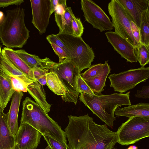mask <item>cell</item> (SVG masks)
Masks as SVG:
<instances>
[{
  "instance_id": "8992f818",
  "label": "cell",
  "mask_w": 149,
  "mask_h": 149,
  "mask_svg": "<svg viewBox=\"0 0 149 149\" xmlns=\"http://www.w3.org/2000/svg\"><path fill=\"white\" fill-rule=\"evenodd\" d=\"M50 71L57 75L65 88V94L61 96L62 100L76 105L79 95L77 92V79L81 73L77 67L68 58L61 62L55 63Z\"/></svg>"
},
{
  "instance_id": "f1b7e54d",
  "label": "cell",
  "mask_w": 149,
  "mask_h": 149,
  "mask_svg": "<svg viewBox=\"0 0 149 149\" xmlns=\"http://www.w3.org/2000/svg\"><path fill=\"white\" fill-rule=\"evenodd\" d=\"M77 92L78 95L81 93L93 95H95V93L90 88L81 77V73L79 74L77 79Z\"/></svg>"
},
{
  "instance_id": "ee69618b",
  "label": "cell",
  "mask_w": 149,
  "mask_h": 149,
  "mask_svg": "<svg viewBox=\"0 0 149 149\" xmlns=\"http://www.w3.org/2000/svg\"><path fill=\"white\" fill-rule=\"evenodd\" d=\"M45 149H50L49 146H48L45 148Z\"/></svg>"
},
{
  "instance_id": "ba28073f",
  "label": "cell",
  "mask_w": 149,
  "mask_h": 149,
  "mask_svg": "<svg viewBox=\"0 0 149 149\" xmlns=\"http://www.w3.org/2000/svg\"><path fill=\"white\" fill-rule=\"evenodd\" d=\"M108 10L115 32L135 47H137L138 45L131 29L130 22L132 21L123 6L118 0H111L108 4Z\"/></svg>"
},
{
  "instance_id": "e0dca14e",
  "label": "cell",
  "mask_w": 149,
  "mask_h": 149,
  "mask_svg": "<svg viewBox=\"0 0 149 149\" xmlns=\"http://www.w3.org/2000/svg\"><path fill=\"white\" fill-rule=\"evenodd\" d=\"M15 137L7 122V114L0 109V149H15Z\"/></svg>"
},
{
  "instance_id": "f35d334b",
  "label": "cell",
  "mask_w": 149,
  "mask_h": 149,
  "mask_svg": "<svg viewBox=\"0 0 149 149\" xmlns=\"http://www.w3.org/2000/svg\"><path fill=\"white\" fill-rule=\"evenodd\" d=\"M51 15L55 11L56 8L59 4H67L66 0H50Z\"/></svg>"
},
{
  "instance_id": "83f0119b",
  "label": "cell",
  "mask_w": 149,
  "mask_h": 149,
  "mask_svg": "<svg viewBox=\"0 0 149 149\" xmlns=\"http://www.w3.org/2000/svg\"><path fill=\"white\" fill-rule=\"evenodd\" d=\"M103 64L99 63L93 65L84 72L81 74L82 78L85 81L93 79L100 75L102 72Z\"/></svg>"
},
{
  "instance_id": "7402d4cb",
  "label": "cell",
  "mask_w": 149,
  "mask_h": 149,
  "mask_svg": "<svg viewBox=\"0 0 149 149\" xmlns=\"http://www.w3.org/2000/svg\"><path fill=\"white\" fill-rule=\"evenodd\" d=\"M3 54L11 63L18 69L33 79L34 78L32 69L12 49L5 47L2 50Z\"/></svg>"
},
{
  "instance_id": "1f68e13d",
  "label": "cell",
  "mask_w": 149,
  "mask_h": 149,
  "mask_svg": "<svg viewBox=\"0 0 149 149\" xmlns=\"http://www.w3.org/2000/svg\"><path fill=\"white\" fill-rule=\"evenodd\" d=\"M9 76L13 87L15 91L24 93L27 92V86L23 81L15 76Z\"/></svg>"
},
{
  "instance_id": "d6a6232c",
  "label": "cell",
  "mask_w": 149,
  "mask_h": 149,
  "mask_svg": "<svg viewBox=\"0 0 149 149\" xmlns=\"http://www.w3.org/2000/svg\"><path fill=\"white\" fill-rule=\"evenodd\" d=\"M46 38L49 43H53L62 49L68 55L69 58H70V55L69 51L62 42L56 36L55 34L49 35L47 36Z\"/></svg>"
},
{
  "instance_id": "5bb4252c",
  "label": "cell",
  "mask_w": 149,
  "mask_h": 149,
  "mask_svg": "<svg viewBox=\"0 0 149 149\" xmlns=\"http://www.w3.org/2000/svg\"><path fill=\"white\" fill-rule=\"evenodd\" d=\"M125 9L132 21L139 28L141 15L149 8V0H118Z\"/></svg>"
},
{
  "instance_id": "7bdbcfd3",
  "label": "cell",
  "mask_w": 149,
  "mask_h": 149,
  "mask_svg": "<svg viewBox=\"0 0 149 149\" xmlns=\"http://www.w3.org/2000/svg\"><path fill=\"white\" fill-rule=\"evenodd\" d=\"M2 55V52L1 48L0 43V58Z\"/></svg>"
},
{
  "instance_id": "603a6c76",
  "label": "cell",
  "mask_w": 149,
  "mask_h": 149,
  "mask_svg": "<svg viewBox=\"0 0 149 149\" xmlns=\"http://www.w3.org/2000/svg\"><path fill=\"white\" fill-rule=\"evenodd\" d=\"M110 71L111 68L108 61H105L103 64V70L100 75L91 80L84 81L95 93H101L104 90L106 79Z\"/></svg>"
},
{
  "instance_id": "7c38bea8",
  "label": "cell",
  "mask_w": 149,
  "mask_h": 149,
  "mask_svg": "<svg viewBox=\"0 0 149 149\" xmlns=\"http://www.w3.org/2000/svg\"><path fill=\"white\" fill-rule=\"evenodd\" d=\"M42 136L39 132L30 125L20 124L15 136V149H36Z\"/></svg>"
},
{
  "instance_id": "d4e9b609",
  "label": "cell",
  "mask_w": 149,
  "mask_h": 149,
  "mask_svg": "<svg viewBox=\"0 0 149 149\" xmlns=\"http://www.w3.org/2000/svg\"><path fill=\"white\" fill-rule=\"evenodd\" d=\"M46 84L50 89L58 95H63L65 94V89L57 75L50 71L46 74Z\"/></svg>"
},
{
  "instance_id": "8fae6325",
  "label": "cell",
  "mask_w": 149,
  "mask_h": 149,
  "mask_svg": "<svg viewBox=\"0 0 149 149\" xmlns=\"http://www.w3.org/2000/svg\"><path fill=\"white\" fill-rule=\"evenodd\" d=\"M32 10L31 22L39 33H45L51 16L50 0H30Z\"/></svg>"
},
{
  "instance_id": "8d00e7d4",
  "label": "cell",
  "mask_w": 149,
  "mask_h": 149,
  "mask_svg": "<svg viewBox=\"0 0 149 149\" xmlns=\"http://www.w3.org/2000/svg\"><path fill=\"white\" fill-rule=\"evenodd\" d=\"M24 2L23 0H0V8L6 7L12 5H20Z\"/></svg>"
},
{
  "instance_id": "e575fe53",
  "label": "cell",
  "mask_w": 149,
  "mask_h": 149,
  "mask_svg": "<svg viewBox=\"0 0 149 149\" xmlns=\"http://www.w3.org/2000/svg\"><path fill=\"white\" fill-rule=\"evenodd\" d=\"M131 27L133 36L138 45L141 43L140 33L139 28L133 21L130 22Z\"/></svg>"
},
{
  "instance_id": "7a4b0ae2",
  "label": "cell",
  "mask_w": 149,
  "mask_h": 149,
  "mask_svg": "<svg viewBox=\"0 0 149 149\" xmlns=\"http://www.w3.org/2000/svg\"><path fill=\"white\" fill-rule=\"evenodd\" d=\"M26 123L31 125L43 135L50 137L63 143H67L64 131L57 122L44 112L36 102L29 97L22 103L20 124Z\"/></svg>"
},
{
  "instance_id": "2e32d148",
  "label": "cell",
  "mask_w": 149,
  "mask_h": 149,
  "mask_svg": "<svg viewBox=\"0 0 149 149\" xmlns=\"http://www.w3.org/2000/svg\"><path fill=\"white\" fill-rule=\"evenodd\" d=\"M24 93L15 91L11 98L10 108L7 114V122L12 134L15 136L19 129L18 117L20 104Z\"/></svg>"
},
{
  "instance_id": "b9f144b4",
  "label": "cell",
  "mask_w": 149,
  "mask_h": 149,
  "mask_svg": "<svg viewBox=\"0 0 149 149\" xmlns=\"http://www.w3.org/2000/svg\"><path fill=\"white\" fill-rule=\"evenodd\" d=\"M3 16V13L2 11H0V21H1Z\"/></svg>"
},
{
  "instance_id": "f546056e",
  "label": "cell",
  "mask_w": 149,
  "mask_h": 149,
  "mask_svg": "<svg viewBox=\"0 0 149 149\" xmlns=\"http://www.w3.org/2000/svg\"><path fill=\"white\" fill-rule=\"evenodd\" d=\"M72 27L73 35L77 37H81L84 32V27L80 19L76 17L74 15L72 18Z\"/></svg>"
},
{
  "instance_id": "9a60e30c",
  "label": "cell",
  "mask_w": 149,
  "mask_h": 149,
  "mask_svg": "<svg viewBox=\"0 0 149 149\" xmlns=\"http://www.w3.org/2000/svg\"><path fill=\"white\" fill-rule=\"evenodd\" d=\"M15 52L31 69L50 70L55 63L48 58H41L38 56L28 53L24 49L15 50Z\"/></svg>"
},
{
  "instance_id": "4fadbf2b",
  "label": "cell",
  "mask_w": 149,
  "mask_h": 149,
  "mask_svg": "<svg viewBox=\"0 0 149 149\" xmlns=\"http://www.w3.org/2000/svg\"><path fill=\"white\" fill-rule=\"evenodd\" d=\"M108 42L121 57L131 63L137 62L135 54V47L126 40L112 31L105 33Z\"/></svg>"
},
{
  "instance_id": "9c48e42d",
  "label": "cell",
  "mask_w": 149,
  "mask_h": 149,
  "mask_svg": "<svg viewBox=\"0 0 149 149\" xmlns=\"http://www.w3.org/2000/svg\"><path fill=\"white\" fill-rule=\"evenodd\" d=\"M149 78V67H144L111 74L108 77L110 87L115 91L122 93L132 89L141 82H146Z\"/></svg>"
},
{
  "instance_id": "44dd1931",
  "label": "cell",
  "mask_w": 149,
  "mask_h": 149,
  "mask_svg": "<svg viewBox=\"0 0 149 149\" xmlns=\"http://www.w3.org/2000/svg\"><path fill=\"white\" fill-rule=\"evenodd\" d=\"M15 91L9 75L0 73V109L3 111Z\"/></svg>"
},
{
  "instance_id": "74e56055",
  "label": "cell",
  "mask_w": 149,
  "mask_h": 149,
  "mask_svg": "<svg viewBox=\"0 0 149 149\" xmlns=\"http://www.w3.org/2000/svg\"><path fill=\"white\" fill-rule=\"evenodd\" d=\"M35 79L36 80L41 76L45 75L49 72V70H42L36 68L31 69Z\"/></svg>"
},
{
  "instance_id": "ab89813d",
  "label": "cell",
  "mask_w": 149,
  "mask_h": 149,
  "mask_svg": "<svg viewBox=\"0 0 149 149\" xmlns=\"http://www.w3.org/2000/svg\"><path fill=\"white\" fill-rule=\"evenodd\" d=\"M67 7V4H59L56 7L54 12L58 15H63Z\"/></svg>"
},
{
  "instance_id": "836d02e7",
  "label": "cell",
  "mask_w": 149,
  "mask_h": 149,
  "mask_svg": "<svg viewBox=\"0 0 149 149\" xmlns=\"http://www.w3.org/2000/svg\"><path fill=\"white\" fill-rule=\"evenodd\" d=\"M49 43L51 45L55 53L58 56L59 58V62H61L66 58H69L68 55L62 49L53 43Z\"/></svg>"
},
{
  "instance_id": "277c9868",
  "label": "cell",
  "mask_w": 149,
  "mask_h": 149,
  "mask_svg": "<svg viewBox=\"0 0 149 149\" xmlns=\"http://www.w3.org/2000/svg\"><path fill=\"white\" fill-rule=\"evenodd\" d=\"M6 12L0 24V40L6 47L22 48L30 37L24 22L25 10L17 8Z\"/></svg>"
},
{
  "instance_id": "5b68a950",
  "label": "cell",
  "mask_w": 149,
  "mask_h": 149,
  "mask_svg": "<svg viewBox=\"0 0 149 149\" xmlns=\"http://www.w3.org/2000/svg\"><path fill=\"white\" fill-rule=\"evenodd\" d=\"M66 47L70 53L69 58L81 72L89 68L95 57L91 48L83 40L81 37L64 33L55 34Z\"/></svg>"
},
{
  "instance_id": "3957f363",
  "label": "cell",
  "mask_w": 149,
  "mask_h": 149,
  "mask_svg": "<svg viewBox=\"0 0 149 149\" xmlns=\"http://www.w3.org/2000/svg\"><path fill=\"white\" fill-rule=\"evenodd\" d=\"M130 93L108 95L95 93L94 95L81 93L79 100L102 121L111 127L116 120L114 113L116 109L123 105L131 104Z\"/></svg>"
},
{
  "instance_id": "4dcf8cb0",
  "label": "cell",
  "mask_w": 149,
  "mask_h": 149,
  "mask_svg": "<svg viewBox=\"0 0 149 149\" xmlns=\"http://www.w3.org/2000/svg\"><path fill=\"white\" fill-rule=\"evenodd\" d=\"M42 136L50 149H70L67 143H62L46 135Z\"/></svg>"
},
{
  "instance_id": "30bf717a",
  "label": "cell",
  "mask_w": 149,
  "mask_h": 149,
  "mask_svg": "<svg viewBox=\"0 0 149 149\" xmlns=\"http://www.w3.org/2000/svg\"><path fill=\"white\" fill-rule=\"evenodd\" d=\"M81 10L85 20L95 29L102 32L113 29L112 22L103 10L91 0H81Z\"/></svg>"
},
{
  "instance_id": "ac0fdd59",
  "label": "cell",
  "mask_w": 149,
  "mask_h": 149,
  "mask_svg": "<svg viewBox=\"0 0 149 149\" xmlns=\"http://www.w3.org/2000/svg\"><path fill=\"white\" fill-rule=\"evenodd\" d=\"M114 114L118 117L123 116L129 118L133 117L149 118V104L140 103L122 108L118 107Z\"/></svg>"
},
{
  "instance_id": "cb8c5ba5",
  "label": "cell",
  "mask_w": 149,
  "mask_h": 149,
  "mask_svg": "<svg viewBox=\"0 0 149 149\" xmlns=\"http://www.w3.org/2000/svg\"><path fill=\"white\" fill-rule=\"evenodd\" d=\"M74 15L70 7L66 8L63 15H59L54 13L55 21L59 29V33L73 35L72 20Z\"/></svg>"
},
{
  "instance_id": "52a82bcc",
  "label": "cell",
  "mask_w": 149,
  "mask_h": 149,
  "mask_svg": "<svg viewBox=\"0 0 149 149\" xmlns=\"http://www.w3.org/2000/svg\"><path fill=\"white\" fill-rule=\"evenodd\" d=\"M118 142L123 146L134 144L149 136V118L133 117L122 123L116 132Z\"/></svg>"
},
{
  "instance_id": "484cf974",
  "label": "cell",
  "mask_w": 149,
  "mask_h": 149,
  "mask_svg": "<svg viewBox=\"0 0 149 149\" xmlns=\"http://www.w3.org/2000/svg\"><path fill=\"white\" fill-rule=\"evenodd\" d=\"M149 8L142 13L139 28L141 43L149 47Z\"/></svg>"
},
{
  "instance_id": "ffe728a7",
  "label": "cell",
  "mask_w": 149,
  "mask_h": 149,
  "mask_svg": "<svg viewBox=\"0 0 149 149\" xmlns=\"http://www.w3.org/2000/svg\"><path fill=\"white\" fill-rule=\"evenodd\" d=\"M0 73L15 76L27 86L35 81L17 68L2 54L0 58Z\"/></svg>"
},
{
  "instance_id": "6da1fadb",
  "label": "cell",
  "mask_w": 149,
  "mask_h": 149,
  "mask_svg": "<svg viewBox=\"0 0 149 149\" xmlns=\"http://www.w3.org/2000/svg\"><path fill=\"white\" fill-rule=\"evenodd\" d=\"M68 117L69 122L64 131L70 149H117L116 132L106 124L95 123L88 113Z\"/></svg>"
},
{
  "instance_id": "d6986e66",
  "label": "cell",
  "mask_w": 149,
  "mask_h": 149,
  "mask_svg": "<svg viewBox=\"0 0 149 149\" xmlns=\"http://www.w3.org/2000/svg\"><path fill=\"white\" fill-rule=\"evenodd\" d=\"M27 92L46 113L50 110L51 105L46 99V94L42 86L36 80L28 85L26 87Z\"/></svg>"
},
{
  "instance_id": "d590c367",
  "label": "cell",
  "mask_w": 149,
  "mask_h": 149,
  "mask_svg": "<svg viewBox=\"0 0 149 149\" xmlns=\"http://www.w3.org/2000/svg\"><path fill=\"white\" fill-rule=\"evenodd\" d=\"M135 96L139 98L148 99L149 98V86H145L142 87L141 90L137 91Z\"/></svg>"
},
{
  "instance_id": "4316f807",
  "label": "cell",
  "mask_w": 149,
  "mask_h": 149,
  "mask_svg": "<svg viewBox=\"0 0 149 149\" xmlns=\"http://www.w3.org/2000/svg\"><path fill=\"white\" fill-rule=\"evenodd\" d=\"M134 52L137 61L141 67L148 64L149 47L140 43L135 47Z\"/></svg>"
},
{
  "instance_id": "60d3db41",
  "label": "cell",
  "mask_w": 149,
  "mask_h": 149,
  "mask_svg": "<svg viewBox=\"0 0 149 149\" xmlns=\"http://www.w3.org/2000/svg\"><path fill=\"white\" fill-rule=\"evenodd\" d=\"M36 80L42 86L45 85L47 83L46 74L40 77Z\"/></svg>"
}]
</instances>
